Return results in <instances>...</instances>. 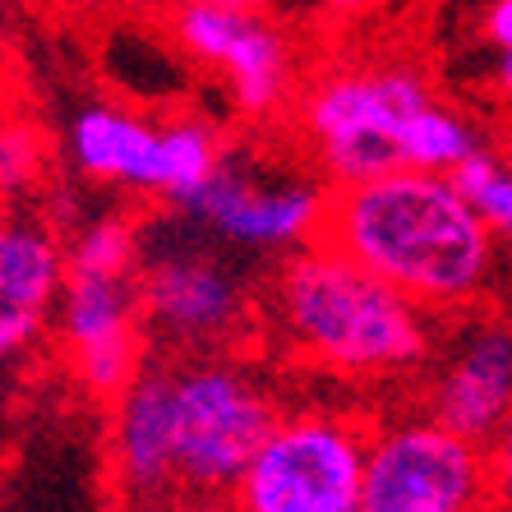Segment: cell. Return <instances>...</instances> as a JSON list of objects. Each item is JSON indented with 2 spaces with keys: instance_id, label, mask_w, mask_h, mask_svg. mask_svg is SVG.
Masks as SVG:
<instances>
[{
  "instance_id": "obj_15",
  "label": "cell",
  "mask_w": 512,
  "mask_h": 512,
  "mask_svg": "<svg viewBox=\"0 0 512 512\" xmlns=\"http://www.w3.org/2000/svg\"><path fill=\"white\" fill-rule=\"evenodd\" d=\"M453 180L462 185L466 199L476 203V213L489 222V231L499 240H512V162L480 148L476 157H466L453 171Z\"/></svg>"
},
{
  "instance_id": "obj_10",
  "label": "cell",
  "mask_w": 512,
  "mask_h": 512,
  "mask_svg": "<svg viewBox=\"0 0 512 512\" xmlns=\"http://www.w3.org/2000/svg\"><path fill=\"white\" fill-rule=\"evenodd\" d=\"M171 42L194 65L217 74V84L240 120L268 125L296 107V93L305 84L296 37L268 10L171 5Z\"/></svg>"
},
{
  "instance_id": "obj_8",
  "label": "cell",
  "mask_w": 512,
  "mask_h": 512,
  "mask_svg": "<svg viewBox=\"0 0 512 512\" xmlns=\"http://www.w3.org/2000/svg\"><path fill=\"white\" fill-rule=\"evenodd\" d=\"M139 310L148 337L176 356L227 351L250 333L254 296L245 277L199 236L176 227L143 231L139 259Z\"/></svg>"
},
{
  "instance_id": "obj_21",
  "label": "cell",
  "mask_w": 512,
  "mask_h": 512,
  "mask_svg": "<svg viewBox=\"0 0 512 512\" xmlns=\"http://www.w3.org/2000/svg\"><path fill=\"white\" fill-rule=\"evenodd\" d=\"M494 88H499V93L512 102V47L494 51Z\"/></svg>"
},
{
  "instance_id": "obj_22",
  "label": "cell",
  "mask_w": 512,
  "mask_h": 512,
  "mask_svg": "<svg viewBox=\"0 0 512 512\" xmlns=\"http://www.w3.org/2000/svg\"><path fill=\"white\" fill-rule=\"evenodd\" d=\"M167 5H222V10H268L273 0H167Z\"/></svg>"
},
{
  "instance_id": "obj_20",
  "label": "cell",
  "mask_w": 512,
  "mask_h": 512,
  "mask_svg": "<svg viewBox=\"0 0 512 512\" xmlns=\"http://www.w3.org/2000/svg\"><path fill=\"white\" fill-rule=\"evenodd\" d=\"M310 5L323 14V19H365V14H370L374 5H383V0H310Z\"/></svg>"
},
{
  "instance_id": "obj_16",
  "label": "cell",
  "mask_w": 512,
  "mask_h": 512,
  "mask_svg": "<svg viewBox=\"0 0 512 512\" xmlns=\"http://www.w3.org/2000/svg\"><path fill=\"white\" fill-rule=\"evenodd\" d=\"M47 171V139L28 116L0 111V203L33 190Z\"/></svg>"
},
{
  "instance_id": "obj_13",
  "label": "cell",
  "mask_w": 512,
  "mask_h": 512,
  "mask_svg": "<svg viewBox=\"0 0 512 512\" xmlns=\"http://www.w3.org/2000/svg\"><path fill=\"white\" fill-rule=\"evenodd\" d=\"M107 471L111 485L134 508H157L180 494L176 448H171V370L148 360L107 402Z\"/></svg>"
},
{
  "instance_id": "obj_17",
  "label": "cell",
  "mask_w": 512,
  "mask_h": 512,
  "mask_svg": "<svg viewBox=\"0 0 512 512\" xmlns=\"http://www.w3.org/2000/svg\"><path fill=\"white\" fill-rule=\"evenodd\" d=\"M485 462H489V499L499 508H512V416L485 443Z\"/></svg>"
},
{
  "instance_id": "obj_3",
  "label": "cell",
  "mask_w": 512,
  "mask_h": 512,
  "mask_svg": "<svg viewBox=\"0 0 512 512\" xmlns=\"http://www.w3.org/2000/svg\"><path fill=\"white\" fill-rule=\"evenodd\" d=\"M439 102L411 56H346L314 70L296 93V134L328 185L411 171V143Z\"/></svg>"
},
{
  "instance_id": "obj_2",
  "label": "cell",
  "mask_w": 512,
  "mask_h": 512,
  "mask_svg": "<svg viewBox=\"0 0 512 512\" xmlns=\"http://www.w3.org/2000/svg\"><path fill=\"white\" fill-rule=\"evenodd\" d=\"M263 319L286 356L333 379H406L434 356V314L323 240L282 259Z\"/></svg>"
},
{
  "instance_id": "obj_11",
  "label": "cell",
  "mask_w": 512,
  "mask_h": 512,
  "mask_svg": "<svg viewBox=\"0 0 512 512\" xmlns=\"http://www.w3.org/2000/svg\"><path fill=\"white\" fill-rule=\"evenodd\" d=\"M485 503L489 462L480 443L425 411L374 425L360 512H485Z\"/></svg>"
},
{
  "instance_id": "obj_7",
  "label": "cell",
  "mask_w": 512,
  "mask_h": 512,
  "mask_svg": "<svg viewBox=\"0 0 512 512\" xmlns=\"http://www.w3.org/2000/svg\"><path fill=\"white\" fill-rule=\"evenodd\" d=\"M70 167L93 185H116L171 208L190 199L231 153L227 134L203 116L148 120L120 102H88L65 130Z\"/></svg>"
},
{
  "instance_id": "obj_14",
  "label": "cell",
  "mask_w": 512,
  "mask_h": 512,
  "mask_svg": "<svg viewBox=\"0 0 512 512\" xmlns=\"http://www.w3.org/2000/svg\"><path fill=\"white\" fill-rule=\"evenodd\" d=\"M65 240L24 213H0V365L24 356L56 323Z\"/></svg>"
},
{
  "instance_id": "obj_5",
  "label": "cell",
  "mask_w": 512,
  "mask_h": 512,
  "mask_svg": "<svg viewBox=\"0 0 512 512\" xmlns=\"http://www.w3.org/2000/svg\"><path fill=\"white\" fill-rule=\"evenodd\" d=\"M374 425L346 406H291L231 485L236 512H360Z\"/></svg>"
},
{
  "instance_id": "obj_9",
  "label": "cell",
  "mask_w": 512,
  "mask_h": 512,
  "mask_svg": "<svg viewBox=\"0 0 512 512\" xmlns=\"http://www.w3.org/2000/svg\"><path fill=\"white\" fill-rule=\"evenodd\" d=\"M328 194L333 190L319 171H291L231 148L176 213L194 222V231L236 250L291 254L319 240Z\"/></svg>"
},
{
  "instance_id": "obj_6",
  "label": "cell",
  "mask_w": 512,
  "mask_h": 512,
  "mask_svg": "<svg viewBox=\"0 0 512 512\" xmlns=\"http://www.w3.org/2000/svg\"><path fill=\"white\" fill-rule=\"evenodd\" d=\"M171 448L180 494H231L254 448L268 439L277 397L227 351L171 356Z\"/></svg>"
},
{
  "instance_id": "obj_4",
  "label": "cell",
  "mask_w": 512,
  "mask_h": 512,
  "mask_svg": "<svg viewBox=\"0 0 512 512\" xmlns=\"http://www.w3.org/2000/svg\"><path fill=\"white\" fill-rule=\"evenodd\" d=\"M143 227L130 213H97L65 245V291L56 333L74 383L97 402L148 365V328L139 310Z\"/></svg>"
},
{
  "instance_id": "obj_18",
  "label": "cell",
  "mask_w": 512,
  "mask_h": 512,
  "mask_svg": "<svg viewBox=\"0 0 512 512\" xmlns=\"http://www.w3.org/2000/svg\"><path fill=\"white\" fill-rule=\"evenodd\" d=\"M480 33H485V42L494 51L512 47V0H494L485 10V24H480Z\"/></svg>"
},
{
  "instance_id": "obj_12",
  "label": "cell",
  "mask_w": 512,
  "mask_h": 512,
  "mask_svg": "<svg viewBox=\"0 0 512 512\" xmlns=\"http://www.w3.org/2000/svg\"><path fill=\"white\" fill-rule=\"evenodd\" d=\"M425 416L485 448L512 416V323L466 319L425 365Z\"/></svg>"
},
{
  "instance_id": "obj_19",
  "label": "cell",
  "mask_w": 512,
  "mask_h": 512,
  "mask_svg": "<svg viewBox=\"0 0 512 512\" xmlns=\"http://www.w3.org/2000/svg\"><path fill=\"white\" fill-rule=\"evenodd\" d=\"M157 512H236L227 494H171L167 503H157Z\"/></svg>"
},
{
  "instance_id": "obj_1",
  "label": "cell",
  "mask_w": 512,
  "mask_h": 512,
  "mask_svg": "<svg viewBox=\"0 0 512 512\" xmlns=\"http://www.w3.org/2000/svg\"><path fill=\"white\" fill-rule=\"evenodd\" d=\"M319 240L429 314L471 310L499 273V236L443 171H388L333 185Z\"/></svg>"
}]
</instances>
